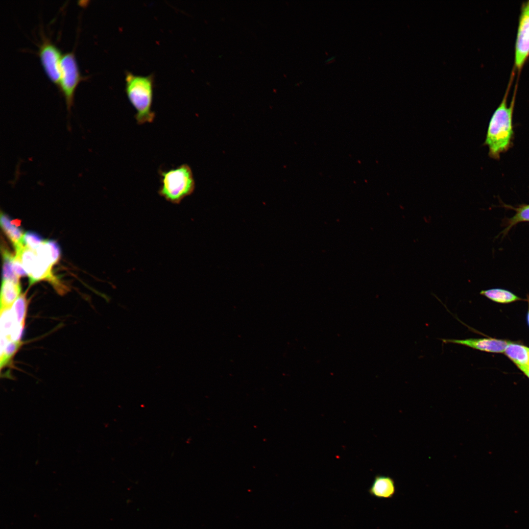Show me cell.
<instances>
[{
    "instance_id": "1",
    "label": "cell",
    "mask_w": 529,
    "mask_h": 529,
    "mask_svg": "<svg viewBox=\"0 0 529 529\" xmlns=\"http://www.w3.org/2000/svg\"><path fill=\"white\" fill-rule=\"evenodd\" d=\"M515 73L512 72L503 100L493 113L489 123L485 144L488 146L489 155L493 157H498L501 152L508 147L513 135L512 120L516 85L509 106L507 105V99Z\"/></svg>"
},
{
    "instance_id": "2",
    "label": "cell",
    "mask_w": 529,
    "mask_h": 529,
    "mask_svg": "<svg viewBox=\"0 0 529 529\" xmlns=\"http://www.w3.org/2000/svg\"><path fill=\"white\" fill-rule=\"evenodd\" d=\"M154 75H136L127 72L125 75V93L135 108L137 123L143 124L153 121L155 114L152 110Z\"/></svg>"
},
{
    "instance_id": "3",
    "label": "cell",
    "mask_w": 529,
    "mask_h": 529,
    "mask_svg": "<svg viewBox=\"0 0 529 529\" xmlns=\"http://www.w3.org/2000/svg\"><path fill=\"white\" fill-rule=\"evenodd\" d=\"M161 185L158 191L166 200L179 204L195 189V181L191 167L182 164L168 170L159 169Z\"/></svg>"
},
{
    "instance_id": "4",
    "label": "cell",
    "mask_w": 529,
    "mask_h": 529,
    "mask_svg": "<svg viewBox=\"0 0 529 529\" xmlns=\"http://www.w3.org/2000/svg\"><path fill=\"white\" fill-rule=\"evenodd\" d=\"M60 69L58 87L64 97L67 111L70 113L73 103L75 89L79 82L85 78L79 73L72 52H67L62 55Z\"/></svg>"
},
{
    "instance_id": "5",
    "label": "cell",
    "mask_w": 529,
    "mask_h": 529,
    "mask_svg": "<svg viewBox=\"0 0 529 529\" xmlns=\"http://www.w3.org/2000/svg\"><path fill=\"white\" fill-rule=\"evenodd\" d=\"M529 57V0L522 3L515 43L513 70L521 72Z\"/></svg>"
},
{
    "instance_id": "6",
    "label": "cell",
    "mask_w": 529,
    "mask_h": 529,
    "mask_svg": "<svg viewBox=\"0 0 529 529\" xmlns=\"http://www.w3.org/2000/svg\"><path fill=\"white\" fill-rule=\"evenodd\" d=\"M38 55L43 69L50 80L58 86L60 76V64L62 55L59 49L49 40L42 39Z\"/></svg>"
},
{
    "instance_id": "7",
    "label": "cell",
    "mask_w": 529,
    "mask_h": 529,
    "mask_svg": "<svg viewBox=\"0 0 529 529\" xmlns=\"http://www.w3.org/2000/svg\"><path fill=\"white\" fill-rule=\"evenodd\" d=\"M444 343H454L491 353H503L510 341L493 338H469L463 339H441Z\"/></svg>"
},
{
    "instance_id": "8",
    "label": "cell",
    "mask_w": 529,
    "mask_h": 529,
    "mask_svg": "<svg viewBox=\"0 0 529 529\" xmlns=\"http://www.w3.org/2000/svg\"><path fill=\"white\" fill-rule=\"evenodd\" d=\"M368 491L371 496L379 499L392 498L396 493L394 480L388 476L376 475Z\"/></svg>"
},
{
    "instance_id": "9",
    "label": "cell",
    "mask_w": 529,
    "mask_h": 529,
    "mask_svg": "<svg viewBox=\"0 0 529 529\" xmlns=\"http://www.w3.org/2000/svg\"><path fill=\"white\" fill-rule=\"evenodd\" d=\"M504 352L522 372L529 369V348L510 341Z\"/></svg>"
},
{
    "instance_id": "10",
    "label": "cell",
    "mask_w": 529,
    "mask_h": 529,
    "mask_svg": "<svg viewBox=\"0 0 529 529\" xmlns=\"http://www.w3.org/2000/svg\"><path fill=\"white\" fill-rule=\"evenodd\" d=\"M20 284L9 280H3L0 292V311L10 308L20 296Z\"/></svg>"
},
{
    "instance_id": "11",
    "label": "cell",
    "mask_w": 529,
    "mask_h": 529,
    "mask_svg": "<svg viewBox=\"0 0 529 529\" xmlns=\"http://www.w3.org/2000/svg\"><path fill=\"white\" fill-rule=\"evenodd\" d=\"M0 226L4 232L13 244L14 247L22 244L24 236L23 230L19 227V224L12 221L9 217L3 213H0Z\"/></svg>"
},
{
    "instance_id": "12",
    "label": "cell",
    "mask_w": 529,
    "mask_h": 529,
    "mask_svg": "<svg viewBox=\"0 0 529 529\" xmlns=\"http://www.w3.org/2000/svg\"><path fill=\"white\" fill-rule=\"evenodd\" d=\"M480 294L494 302L501 303H508L521 300L520 298L510 291L500 289L482 290Z\"/></svg>"
},
{
    "instance_id": "13",
    "label": "cell",
    "mask_w": 529,
    "mask_h": 529,
    "mask_svg": "<svg viewBox=\"0 0 529 529\" xmlns=\"http://www.w3.org/2000/svg\"><path fill=\"white\" fill-rule=\"evenodd\" d=\"M27 308V300L25 295H20L12 305L10 309L15 322L24 325Z\"/></svg>"
},
{
    "instance_id": "14",
    "label": "cell",
    "mask_w": 529,
    "mask_h": 529,
    "mask_svg": "<svg viewBox=\"0 0 529 529\" xmlns=\"http://www.w3.org/2000/svg\"><path fill=\"white\" fill-rule=\"evenodd\" d=\"M2 252L3 261L2 272V281L9 280L15 283L19 284V277L14 272L12 266L13 256L6 249H3Z\"/></svg>"
},
{
    "instance_id": "15",
    "label": "cell",
    "mask_w": 529,
    "mask_h": 529,
    "mask_svg": "<svg viewBox=\"0 0 529 529\" xmlns=\"http://www.w3.org/2000/svg\"><path fill=\"white\" fill-rule=\"evenodd\" d=\"M22 344L20 341H9L4 344H0L1 368L8 364Z\"/></svg>"
},
{
    "instance_id": "16",
    "label": "cell",
    "mask_w": 529,
    "mask_h": 529,
    "mask_svg": "<svg viewBox=\"0 0 529 529\" xmlns=\"http://www.w3.org/2000/svg\"><path fill=\"white\" fill-rule=\"evenodd\" d=\"M44 241L39 234L31 231L24 233L22 239L23 244L33 251H35Z\"/></svg>"
},
{
    "instance_id": "17",
    "label": "cell",
    "mask_w": 529,
    "mask_h": 529,
    "mask_svg": "<svg viewBox=\"0 0 529 529\" xmlns=\"http://www.w3.org/2000/svg\"><path fill=\"white\" fill-rule=\"evenodd\" d=\"M521 221H529V205L521 206L516 209V213L509 219L508 229Z\"/></svg>"
},
{
    "instance_id": "18",
    "label": "cell",
    "mask_w": 529,
    "mask_h": 529,
    "mask_svg": "<svg viewBox=\"0 0 529 529\" xmlns=\"http://www.w3.org/2000/svg\"><path fill=\"white\" fill-rule=\"evenodd\" d=\"M12 266L14 272L19 278L27 275L24 268L20 254L18 252H16L15 256L13 257Z\"/></svg>"
},
{
    "instance_id": "19",
    "label": "cell",
    "mask_w": 529,
    "mask_h": 529,
    "mask_svg": "<svg viewBox=\"0 0 529 529\" xmlns=\"http://www.w3.org/2000/svg\"><path fill=\"white\" fill-rule=\"evenodd\" d=\"M529 378V369L523 372Z\"/></svg>"
},
{
    "instance_id": "20",
    "label": "cell",
    "mask_w": 529,
    "mask_h": 529,
    "mask_svg": "<svg viewBox=\"0 0 529 529\" xmlns=\"http://www.w3.org/2000/svg\"><path fill=\"white\" fill-rule=\"evenodd\" d=\"M528 323H529V313H528Z\"/></svg>"
}]
</instances>
